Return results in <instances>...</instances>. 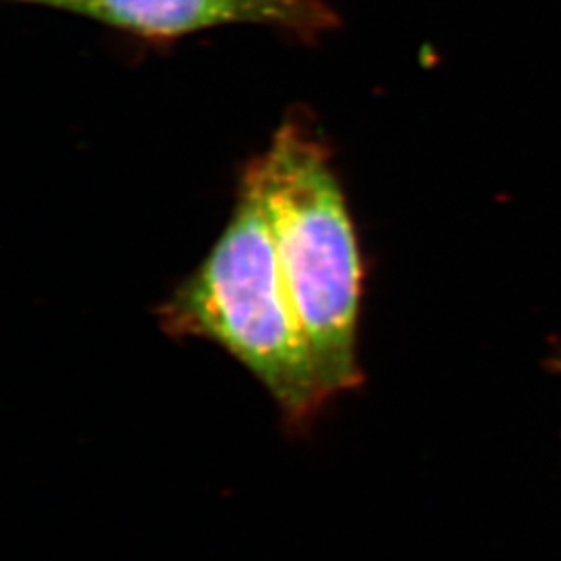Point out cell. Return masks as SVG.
I'll use <instances>...</instances> for the list:
<instances>
[{
    "mask_svg": "<svg viewBox=\"0 0 561 561\" xmlns=\"http://www.w3.org/2000/svg\"><path fill=\"white\" fill-rule=\"evenodd\" d=\"M15 2H27V4H41L48 5V8H54L59 0H15Z\"/></svg>",
    "mask_w": 561,
    "mask_h": 561,
    "instance_id": "277c9868",
    "label": "cell"
},
{
    "mask_svg": "<svg viewBox=\"0 0 561 561\" xmlns=\"http://www.w3.org/2000/svg\"><path fill=\"white\" fill-rule=\"evenodd\" d=\"M54 8L144 38H176L228 24L317 38L339 24L323 0H59Z\"/></svg>",
    "mask_w": 561,
    "mask_h": 561,
    "instance_id": "3957f363",
    "label": "cell"
},
{
    "mask_svg": "<svg viewBox=\"0 0 561 561\" xmlns=\"http://www.w3.org/2000/svg\"><path fill=\"white\" fill-rule=\"evenodd\" d=\"M552 369L554 371L560 373L561 375V353H558V355L552 356L551 358Z\"/></svg>",
    "mask_w": 561,
    "mask_h": 561,
    "instance_id": "5b68a950",
    "label": "cell"
},
{
    "mask_svg": "<svg viewBox=\"0 0 561 561\" xmlns=\"http://www.w3.org/2000/svg\"><path fill=\"white\" fill-rule=\"evenodd\" d=\"M175 339L228 351L262 383L289 425H304L329 397L287 295L264 204L242 176L233 217L206 259L159 309Z\"/></svg>",
    "mask_w": 561,
    "mask_h": 561,
    "instance_id": "7a4b0ae2",
    "label": "cell"
},
{
    "mask_svg": "<svg viewBox=\"0 0 561 561\" xmlns=\"http://www.w3.org/2000/svg\"><path fill=\"white\" fill-rule=\"evenodd\" d=\"M245 181L270 220L282 276L329 398L362 386L358 331L366 260L325 144L287 121Z\"/></svg>",
    "mask_w": 561,
    "mask_h": 561,
    "instance_id": "6da1fadb",
    "label": "cell"
}]
</instances>
